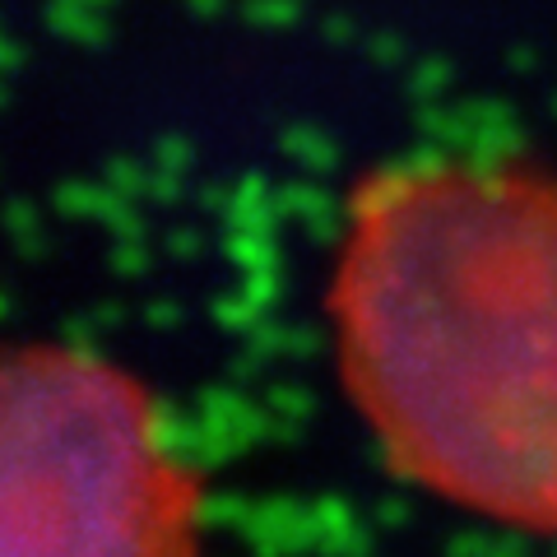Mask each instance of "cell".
<instances>
[{
  "instance_id": "6da1fadb",
  "label": "cell",
  "mask_w": 557,
  "mask_h": 557,
  "mask_svg": "<svg viewBox=\"0 0 557 557\" xmlns=\"http://www.w3.org/2000/svg\"><path fill=\"white\" fill-rule=\"evenodd\" d=\"M330 311L344 391L399 474L557 534V177L428 163L368 182Z\"/></svg>"
},
{
  "instance_id": "7a4b0ae2",
  "label": "cell",
  "mask_w": 557,
  "mask_h": 557,
  "mask_svg": "<svg viewBox=\"0 0 557 557\" xmlns=\"http://www.w3.org/2000/svg\"><path fill=\"white\" fill-rule=\"evenodd\" d=\"M0 557H196V487L126 372L61 344L5 362Z\"/></svg>"
}]
</instances>
